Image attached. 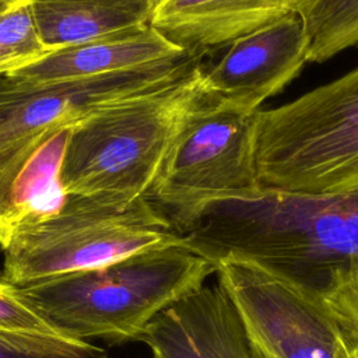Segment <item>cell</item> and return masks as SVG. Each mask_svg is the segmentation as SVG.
Instances as JSON below:
<instances>
[{"instance_id":"obj_1","label":"cell","mask_w":358,"mask_h":358,"mask_svg":"<svg viewBox=\"0 0 358 358\" xmlns=\"http://www.w3.org/2000/svg\"><path fill=\"white\" fill-rule=\"evenodd\" d=\"M175 232L215 268L245 262L324 295L333 275L358 262V187L326 193L262 187L207 203Z\"/></svg>"},{"instance_id":"obj_2","label":"cell","mask_w":358,"mask_h":358,"mask_svg":"<svg viewBox=\"0 0 358 358\" xmlns=\"http://www.w3.org/2000/svg\"><path fill=\"white\" fill-rule=\"evenodd\" d=\"M215 271L210 260L180 241L21 288L42 316L66 336L123 344L137 341L157 313Z\"/></svg>"},{"instance_id":"obj_3","label":"cell","mask_w":358,"mask_h":358,"mask_svg":"<svg viewBox=\"0 0 358 358\" xmlns=\"http://www.w3.org/2000/svg\"><path fill=\"white\" fill-rule=\"evenodd\" d=\"M201 67L76 122L60 172L66 194L148 197L182 123L204 96Z\"/></svg>"},{"instance_id":"obj_4","label":"cell","mask_w":358,"mask_h":358,"mask_svg":"<svg viewBox=\"0 0 358 358\" xmlns=\"http://www.w3.org/2000/svg\"><path fill=\"white\" fill-rule=\"evenodd\" d=\"M263 187L326 193L358 187V69L274 109L257 110Z\"/></svg>"},{"instance_id":"obj_5","label":"cell","mask_w":358,"mask_h":358,"mask_svg":"<svg viewBox=\"0 0 358 358\" xmlns=\"http://www.w3.org/2000/svg\"><path fill=\"white\" fill-rule=\"evenodd\" d=\"M182 238L148 197L67 194L60 211L15 236L3 273L17 285L96 268Z\"/></svg>"},{"instance_id":"obj_6","label":"cell","mask_w":358,"mask_h":358,"mask_svg":"<svg viewBox=\"0 0 358 358\" xmlns=\"http://www.w3.org/2000/svg\"><path fill=\"white\" fill-rule=\"evenodd\" d=\"M256 112L203 96L186 116L148 194L173 229L210 201L262 190Z\"/></svg>"},{"instance_id":"obj_7","label":"cell","mask_w":358,"mask_h":358,"mask_svg":"<svg viewBox=\"0 0 358 358\" xmlns=\"http://www.w3.org/2000/svg\"><path fill=\"white\" fill-rule=\"evenodd\" d=\"M215 273L256 358H337L358 338V327L323 295L245 262L220 263Z\"/></svg>"},{"instance_id":"obj_8","label":"cell","mask_w":358,"mask_h":358,"mask_svg":"<svg viewBox=\"0 0 358 358\" xmlns=\"http://www.w3.org/2000/svg\"><path fill=\"white\" fill-rule=\"evenodd\" d=\"M192 56L116 74L71 81L36 83L0 76V152L50 127L74 124L113 102L172 84L201 62Z\"/></svg>"},{"instance_id":"obj_9","label":"cell","mask_w":358,"mask_h":358,"mask_svg":"<svg viewBox=\"0 0 358 358\" xmlns=\"http://www.w3.org/2000/svg\"><path fill=\"white\" fill-rule=\"evenodd\" d=\"M309 38L295 13L236 38L210 69L201 67L204 96L256 112L302 70Z\"/></svg>"},{"instance_id":"obj_10","label":"cell","mask_w":358,"mask_h":358,"mask_svg":"<svg viewBox=\"0 0 358 358\" xmlns=\"http://www.w3.org/2000/svg\"><path fill=\"white\" fill-rule=\"evenodd\" d=\"M73 124L21 140L0 152V248L60 211V172Z\"/></svg>"},{"instance_id":"obj_11","label":"cell","mask_w":358,"mask_h":358,"mask_svg":"<svg viewBox=\"0 0 358 358\" xmlns=\"http://www.w3.org/2000/svg\"><path fill=\"white\" fill-rule=\"evenodd\" d=\"M137 341L150 347L152 358H256L218 282H204L162 309Z\"/></svg>"},{"instance_id":"obj_12","label":"cell","mask_w":358,"mask_h":358,"mask_svg":"<svg viewBox=\"0 0 358 358\" xmlns=\"http://www.w3.org/2000/svg\"><path fill=\"white\" fill-rule=\"evenodd\" d=\"M299 0H151L150 25L201 56L296 11Z\"/></svg>"},{"instance_id":"obj_13","label":"cell","mask_w":358,"mask_h":358,"mask_svg":"<svg viewBox=\"0 0 358 358\" xmlns=\"http://www.w3.org/2000/svg\"><path fill=\"white\" fill-rule=\"evenodd\" d=\"M199 56L164 38L151 25L109 38L52 50L10 73L36 83L71 81L116 74Z\"/></svg>"},{"instance_id":"obj_14","label":"cell","mask_w":358,"mask_h":358,"mask_svg":"<svg viewBox=\"0 0 358 358\" xmlns=\"http://www.w3.org/2000/svg\"><path fill=\"white\" fill-rule=\"evenodd\" d=\"M43 45L52 52L150 25L151 0H29Z\"/></svg>"},{"instance_id":"obj_15","label":"cell","mask_w":358,"mask_h":358,"mask_svg":"<svg viewBox=\"0 0 358 358\" xmlns=\"http://www.w3.org/2000/svg\"><path fill=\"white\" fill-rule=\"evenodd\" d=\"M309 38L308 62L322 63L358 45V0H299Z\"/></svg>"},{"instance_id":"obj_16","label":"cell","mask_w":358,"mask_h":358,"mask_svg":"<svg viewBox=\"0 0 358 358\" xmlns=\"http://www.w3.org/2000/svg\"><path fill=\"white\" fill-rule=\"evenodd\" d=\"M49 52L41 41L29 0H8L0 7V76L14 73Z\"/></svg>"},{"instance_id":"obj_17","label":"cell","mask_w":358,"mask_h":358,"mask_svg":"<svg viewBox=\"0 0 358 358\" xmlns=\"http://www.w3.org/2000/svg\"><path fill=\"white\" fill-rule=\"evenodd\" d=\"M0 337L21 341L76 340L55 327L0 270Z\"/></svg>"},{"instance_id":"obj_18","label":"cell","mask_w":358,"mask_h":358,"mask_svg":"<svg viewBox=\"0 0 358 358\" xmlns=\"http://www.w3.org/2000/svg\"><path fill=\"white\" fill-rule=\"evenodd\" d=\"M0 358H108V354L83 340L21 341L0 337Z\"/></svg>"},{"instance_id":"obj_19","label":"cell","mask_w":358,"mask_h":358,"mask_svg":"<svg viewBox=\"0 0 358 358\" xmlns=\"http://www.w3.org/2000/svg\"><path fill=\"white\" fill-rule=\"evenodd\" d=\"M323 296L338 313L358 327V262L334 274Z\"/></svg>"},{"instance_id":"obj_20","label":"cell","mask_w":358,"mask_h":358,"mask_svg":"<svg viewBox=\"0 0 358 358\" xmlns=\"http://www.w3.org/2000/svg\"><path fill=\"white\" fill-rule=\"evenodd\" d=\"M337 358H358V338L345 343L340 348Z\"/></svg>"},{"instance_id":"obj_21","label":"cell","mask_w":358,"mask_h":358,"mask_svg":"<svg viewBox=\"0 0 358 358\" xmlns=\"http://www.w3.org/2000/svg\"><path fill=\"white\" fill-rule=\"evenodd\" d=\"M7 1H8V0H0V7H1V6H3V4H6V3H7Z\"/></svg>"}]
</instances>
